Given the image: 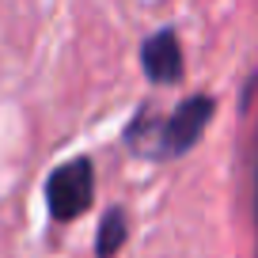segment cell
I'll return each instance as SVG.
<instances>
[{"mask_svg": "<svg viewBox=\"0 0 258 258\" xmlns=\"http://www.w3.org/2000/svg\"><path fill=\"white\" fill-rule=\"evenodd\" d=\"M91 205H95V163L88 156H76V160H69V163L49 171L46 209L57 224H69V220L84 217Z\"/></svg>", "mask_w": 258, "mask_h": 258, "instance_id": "1", "label": "cell"}, {"mask_svg": "<svg viewBox=\"0 0 258 258\" xmlns=\"http://www.w3.org/2000/svg\"><path fill=\"white\" fill-rule=\"evenodd\" d=\"M213 114H217V99L213 95H186L171 114L160 118V137H156L152 160H178V156H186L205 137Z\"/></svg>", "mask_w": 258, "mask_h": 258, "instance_id": "2", "label": "cell"}, {"mask_svg": "<svg viewBox=\"0 0 258 258\" xmlns=\"http://www.w3.org/2000/svg\"><path fill=\"white\" fill-rule=\"evenodd\" d=\"M160 118H163V114L156 110L152 103H141L137 114L129 118L125 133H121V145H125L133 156L152 160V156H156V137H160Z\"/></svg>", "mask_w": 258, "mask_h": 258, "instance_id": "4", "label": "cell"}, {"mask_svg": "<svg viewBox=\"0 0 258 258\" xmlns=\"http://www.w3.org/2000/svg\"><path fill=\"white\" fill-rule=\"evenodd\" d=\"M141 69L152 84H178L186 73V61H182V42L171 27H160L156 34H148L141 42Z\"/></svg>", "mask_w": 258, "mask_h": 258, "instance_id": "3", "label": "cell"}, {"mask_svg": "<svg viewBox=\"0 0 258 258\" xmlns=\"http://www.w3.org/2000/svg\"><path fill=\"white\" fill-rule=\"evenodd\" d=\"M250 95H254V76H247V84H243V95H239V114L250 110Z\"/></svg>", "mask_w": 258, "mask_h": 258, "instance_id": "6", "label": "cell"}, {"mask_svg": "<svg viewBox=\"0 0 258 258\" xmlns=\"http://www.w3.org/2000/svg\"><path fill=\"white\" fill-rule=\"evenodd\" d=\"M125 239H129V213L121 205H110L95 232V258H118Z\"/></svg>", "mask_w": 258, "mask_h": 258, "instance_id": "5", "label": "cell"}]
</instances>
